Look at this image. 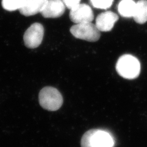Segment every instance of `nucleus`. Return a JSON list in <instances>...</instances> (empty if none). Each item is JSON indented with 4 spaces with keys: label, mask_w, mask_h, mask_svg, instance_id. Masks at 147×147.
Wrapping results in <instances>:
<instances>
[{
    "label": "nucleus",
    "mask_w": 147,
    "mask_h": 147,
    "mask_svg": "<svg viewBox=\"0 0 147 147\" xmlns=\"http://www.w3.org/2000/svg\"><path fill=\"white\" fill-rule=\"evenodd\" d=\"M48 0H25L19 10L22 15L30 16L40 13Z\"/></svg>",
    "instance_id": "1a4fd4ad"
},
{
    "label": "nucleus",
    "mask_w": 147,
    "mask_h": 147,
    "mask_svg": "<svg viewBox=\"0 0 147 147\" xmlns=\"http://www.w3.org/2000/svg\"><path fill=\"white\" fill-rule=\"evenodd\" d=\"M44 28L40 23H34L30 27L24 36L25 45L30 49L38 47L42 42L44 37Z\"/></svg>",
    "instance_id": "39448f33"
},
{
    "label": "nucleus",
    "mask_w": 147,
    "mask_h": 147,
    "mask_svg": "<svg viewBox=\"0 0 147 147\" xmlns=\"http://www.w3.org/2000/svg\"><path fill=\"white\" fill-rule=\"evenodd\" d=\"M39 104L42 108L49 111L59 109L63 104L62 95L58 89L53 87L43 88L39 94Z\"/></svg>",
    "instance_id": "7ed1b4c3"
},
{
    "label": "nucleus",
    "mask_w": 147,
    "mask_h": 147,
    "mask_svg": "<svg viewBox=\"0 0 147 147\" xmlns=\"http://www.w3.org/2000/svg\"><path fill=\"white\" fill-rule=\"evenodd\" d=\"M73 36L90 42L98 41L100 37V31L92 22L78 24L70 29Z\"/></svg>",
    "instance_id": "20e7f679"
},
{
    "label": "nucleus",
    "mask_w": 147,
    "mask_h": 147,
    "mask_svg": "<svg viewBox=\"0 0 147 147\" xmlns=\"http://www.w3.org/2000/svg\"><path fill=\"white\" fill-rule=\"evenodd\" d=\"M65 8L62 0H48L40 13L45 18H57L63 15Z\"/></svg>",
    "instance_id": "6e6552de"
},
{
    "label": "nucleus",
    "mask_w": 147,
    "mask_h": 147,
    "mask_svg": "<svg viewBox=\"0 0 147 147\" xmlns=\"http://www.w3.org/2000/svg\"><path fill=\"white\" fill-rule=\"evenodd\" d=\"M25 0H2V7L8 11L19 10L23 5Z\"/></svg>",
    "instance_id": "f8f14e48"
},
{
    "label": "nucleus",
    "mask_w": 147,
    "mask_h": 147,
    "mask_svg": "<svg viewBox=\"0 0 147 147\" xmlns=\"http://www.w3.org/2000/svg\"><path fill=\"white\" fill-rule=\"evenodd\" d=\"M92 5L95 8L107 9L110 8L113 0H90Z\"/></svg>",
    "instance_id": "ddd939ff"
},
{
    "label": "nucleus",
    "mask_w": 147,
    "mask_h": 147,
    "mask_svg": "<svg viewBox=\"0 0 147 147\" xmlns=\"http://www.w3.org/2000/svg\"><path fill=\"white\" fill-rule=\"evenodd\" d=\"M133 18L135 22L139 24H143L147 22V0H140L137 2Z\"/></svg>",
    "instance_id": "9b49d317"
},
{
    "label": "nucleus",
    "mask_w": 147,
    "mask_h": 147,
    "mask_svg": "<svg viewBox=\"0 0 147 147\" xmlns=\"http://www.w3.org/2000/svg\"><path fill=\"white\" fill-rule=\"evenodd\" d=\"M136 3L134 0H121L118 5L119 14L124 18L133 17L136 11Z\"/></svg>",
    "instance_id": "9d476101"
},
{
    "label": "nucleus",
    "mask_w": 147,
    "mask_h": 147,
    "mask_svg": "<svg viewBox=\"0 0 147 147\" xmlns=\"http://www.w3.org/2000/svg\"><path fill=\"white\" fill-rule=\"evenodd\" d=\"M118 19L119 17L116 13L111 11H106L97 16L95 26L100 31H110Z\"/></svg>",
    "instance_id": "0eeeda50"
},
{
    "label": "nucleus",
    "mask_w": 147,
    "mask_h": 147,
    "mask_svg": "<svg viewBox=\"0 0 147 147\" xmlns=\"http://www.w3.org/2000/svg\"><path fill=\"white\" fill-rule=\"evenodd\" d=\"M116 70L124 79H135L140 75L141 64L135 57L131 55H124L119 57L117 62Z\"/></svg>",
    "instance_id": "f03ea898"
},
{
    "label": "nucleus",
    "mask_w": 147,
    "mask_h": 147,
    "mask_svg": "<svg viewBox=\"0 0 147 147\" xmlns=\"http://www.w3.org/2000/svg\"><path fill=\"white\" fill-rule=\"evenodd\" d=\"M65 6L71 9L80 3L81 0H62Z\"/></svg>",
    "instance_id": "4468645a"
},
{
    "label": "nucleus",
    "mask_w": 147,
    "mask_h": 147,
    "mask_svg": "<svg viewBox=\"0 0 147 147\" xmlns=\"http://www.w3.org/2000/svg\"><path fill=\"white\" fill-rule=\"evenodd\" d=\"M69 17L71 21L76 24L92 22L94 19V14L89 5L80 3L70 9Z\"/></svg>",
    "instance_id": "423d86ee"
},
{
    "label": "nucleus",
    "mask_w": 147,
    "mask_h": 147,
    "mask_svg": "<svg viewBox=\"0 0 147 147\" xmlns=\"http://www.w3.org/2000/svg\"><path fill=\"white\" fill-rule=\"evenodd\" d=\"M113 146L114 141L110 134L98 129L86 132L81 141V147H113Z\"/></svg>",
    "instance_id": "f257e3e1"
}]
</instances>
